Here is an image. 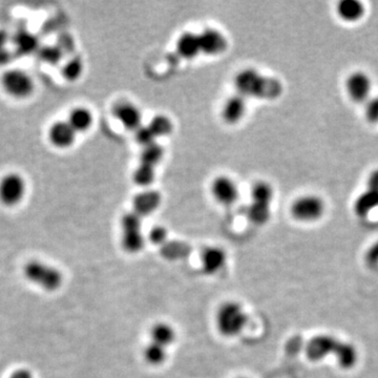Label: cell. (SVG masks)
<instances>
[{"label": "cell", "instance_id": "1", "mask_svg": "<svg viewBox=\"0 0 378 378\" xmlns=\"http://www.w3.org/2000/svg\"><path fill=\"white\" fill-rule=\"evenodd\" d=\"M238 95L260 99H276L282 93V85L278 79L266 77L254 69H245L234 78Z\"/></svg>", "mask_w": 378, "mask_h": 378}, {"label": "cell", "instance_id": "2", "mask_svg": "<svg viewBox=\"0 0 378 378\" xmlns=\"http://www.w3.org/2000/svg\"><path fill=\"white\" fill-rule=\"evenodd\" d=\"M308 357L311 361H320L330 354L337 357L338 364L343 368H351L357 361V352L351 344L340 342L330 335H318L312 338L307 346Z\"/></svg>", "mask_w": 378, "mask_h": 378}, {"label": "cell", "instance_id": "3", "mask_svg": "<svg viewBox=\"0 0 378 378\" xmlns=\"http://www.w3.org/2000/svg\"><path fill=\"white\" fill-rule=\"evenodd\" d=\"M214 320L221 335L236 337L247 325L248 316L240 302L228 300L218 308Z\"/></svg>", "mask_w": 378, "mask_h": 378}, {"label": "cell", "instance_id": "4", "mask_svg": "<svg viewBox=\"0 0 378 378\" xmlns=\"http://www.w3.org/2000/svg\"><path fill=\"white\" fill-rule=\"evenodd\" d=\"M23 272L27 280L47 291L57 290L63 284L61 272L57 268L39 260L27 263Z\"/></svg>", "mask_w": 378, "mask_h": 378}, {"label": "cell", "instance_id": "5", "mask_svg": "<svg viewBox=\"0 0 378 378\" xmlns=\"http://www.w3.org/2000/svg\"><path fill=\"white\" fill-rule=\"evenodd\" d=\"M122 236L121 245L129 254H138L144 248V234L142 232V218L135 212H129L121 220Z\"/></svg>", "mask_w": 378, "mask_h": 378}, {"label": "cell", "instance_id": "6", "mask_svg": "<svg viewBox=\"0 0 378 378\" xmlns=\"http://www.w3.org/2000/svg\"><path fill=\"white\" fill-rule=\"evenodd\" d=\"M325 203L315 194H305L293 201L290 207V214L298 222H315L323 216Z\"/></svg>", "mask_w": 378, "mask_h": 378}, {"label": "cell", "instance_id": "7", "mask_svg": "<svg viewBox=\"0 0 378 378\" xmlns=\"http://www.w3.org/2000/svg\"><path fill=\"white\" fill-rule=\"evenodd\" d=\"M1 85L5 93L17 99L31 96L34 91V81L31 76L21 69H10L3 74Z\"/></svg>", "mask_w": 378, "mask_h": 378}, {"label": "cell", "instance_id": "8", "mask_svg": "<svg viewBox=\"0 0 378 378\" xmlns=\"http://www.w3.org/2000/svg\"><path fill=\"white\" fill-rule=\"evenodd\" d=\"M27 183L19 174L10 173L0 180V202L8 207L16 206L25 198Z\"/></svg>", "mask_w": 378, "mask_h": 378}, {"label": "cell", "instance_id": "9", "mask_svg": "<svg viewBox=\"0 0 378 378\" xmlns=\"http://www.w3.org/2000/svg\"><path fill=\"white\" fill-rule=\"evenodd\" d=\"M346 89L352 101L357 103L367 102L372 91V80L364 71L350 74L346 80Z\"/></svg>", "mask_w": 378, "mask_h": 378}, {"label": "cell", "instance_id": "10", "mask_svg": "<svg viewBox=\"0 0 378 378\" xmlns=\"http://www.w3.org/2000/svg\"><path fill=\"white\" fill-rule=\"evenodd\" d=\"M212 194L216 202L230 206L238 198V188L230 177L220 176L212 181Z\"/></svg>", "mask_w": 378, "mask_h": 378}, {"label": "cell", "instance_id": "11", "mask_svg": "<svg viewBox=\"0 0 378 378\" xmlns=\"http://www.w3.org/2000/svg\"><path fill=\"white\" fill-rule=\"evenodd\" d=\"M113 113L121 125L129 131H136L142 125V113L133 103H117L113 107Z\"/></svg>", "mask_w": 378, "mask_h": 378}, {"label": "cell", "instance_id": "12", "mask_svg": "<svg viewBox=\"0 0 378 378\" xmlns=\"http://www.w3.org/2000/svg\"><path fill=\"white\" fill-rule=\"evenodd\" d=\"M227 254L224 249L218 246L205 248L201 254V267L207 276H214L225 267Z\"/></svg>", "mask_w": 378, "mask_h": 378}, {"label": "cell", "instance_id": "13", "mask_svg": "<svg viewBox=\"0 0 378 378\" xmlns=\"http://www.w3.org/2000/svg\"><path fill=\"white\" fill-rule=\"evenodd\" d=\"M201 53L216 56L224 53L227 49V39L221 32L214 29H206L199 34Z\"/></svg>", "mask_w": 378, "mask_h": 378}, {"label": "cell", "instance_id": "14", "mask_svg": "<svg viewBox=\"0 0 378 378\" xmlns=\"http://www.w3.org/2000/svg\"><path fill=\"white\" fill-rule=\"evenodd\" d=\"M76 138L77 133L71 129L67 121H57L49 127V142L57 148H69L73 146Z\"/></svg>", "mask_w": 378, "mask_h": 378}, {"label": "cell", "instance_id": "15", "mask_svg": "<svg viewBox=\"0 0 378 378\" xmlns=\"http://www.w3.org/2000/svg\"><path fill=\"white\" fill-rule=\"evenodd\" d=\"M162 202L160 192L156 190H145L137 194L133 201V212L144 218L156 212Z\"/></svg>", "mask_w": 378, "mask_h": 378}, {"label": "cell", "instance_id": "16", "mask_svg": "<svg viewBox=\"0 0 378 378\" xmlns=\"http://www.w3.org/2000/svg\"><path fill=\"white\" fill-rule=\"evenodd\" d=\"M247 103L238 93L225 101L222 109V118L228 124H236L244 118Z\"/></svg>", "mask_w": 378, "mask_h": 378}, {"label": "cell", "instance_id": "17", "mask_svg": "<svg viewBox=\"0 0 378 378\" xmlns=\"http://www.w3.org/2000/svg\"><path fill=\"white\" fill-rule=\"evenodd\" d=\"M177 53L184 59H194L201 53L198 34L185 32L177 41Z\"/></svg>", "mask_w": 378, "mask_h": 378}, {"label": "cell", "instance_id": "18", "mask_svg": "<svg viewBox=\"0 0 378 378\" xmlns=\"http://www.w3.org/2000/svg\"><path fill=\"white\" fill-rule=\"evenodd\" d=\"M177 338L176 330L172 325L160 322L155 324L149 333V342L168 349Z\"/></svg>", "mask_w": 378, "mask_h": 378}, {"label": "cell", "instance_id": "19", "mask_svg": "<svg viewBox=\"0 0 378 378\" xmlns=\"http://www.w3.org/2000/svg\"><path fill=\"white\" fill-rule=\"evenodd\" d=\"M338 16L340 19L347 23H356L361 21L365 15L366 8L363 3L358 0H342L337 5Z\"/></svg>", "mask_w": 378, "mask_h": 378}, {"label": "cell", "instance_id": "20", "mask_svg": "<svg viewBox=\"0 0 378 378\" xmlns=\"http://www.w3.org/2000/svg\"><path fill=\"white\" fill-rule=\"evenodd\" d=\"M375 210H378V192L366 189L356 198L353 205L354 212L358 216L365 218Z\"/></svg>", "mask_w": 378, "mask_h": 378}, {"label": "cell", "instance_id": "21", "mask_svg": "<svg viewBox=\"0 0 378 378\" xmlns=\"http://www.w3.org/2000/svg\"><path fill=\"white\" fill-rule=\"evenodd\" d=\"M93 122V113L85 107H76L69 113V119H67V123L77 134L89 131Z\"/></svg>", "mask_w": 378, "mask_h": 378}, {"label": "cell", "instance_id": "22", "mask_svg": "<svg viewBox=\"0 0 378 378\" xmlns=\"http://www.w3.org/2000/svg\"><path fill=\"white\" fill-rule=\"evenodd\" d=\"M167 356L168 355H167L166 348L161 347V346L151 343V342L147 344L144 351H143L144 361L153 367H159V366L163 365L166 362Z\"/></svg>", "mask_w": 378, "mask_h": 378}, {"label": "cell", "instance_id": "23", "mask_svg": "<svg viewBox=\"0 0 378 378\" xmlns=\"http://www.w3.org/2000/svg\"><path fill=\"white\" fill-rule=\"evenodd\" d=\"M271 216L270 205L252 202L247 208V216L250 222L256 225H264L269 221Z\"/></svg>", "mask_w": 378, "mask_h": 378}, {"label": "cell", "instance_id": "24", "mask_svg": "<svg viewBox=\"0 0 378 378\" xmlns=\"http://www.w3.org/2000/svg\"><path fill=\"white\" fill-rule=\"evenodd\" d=\"M148 127L156 139L169 136L174 131V124H173L172 120L164 115L155 116L149 122Z\"/></svg>", "mask_w": 378, "mask_h": 378}, {"label": "cell", "instance_id": "25", "mask_svg": "<svg viewBox=\"0 0 378 378\" xmlns=\"http://www.w3.org/2000/svg\"><path fill=\"white\" fill-rule=\"evenodd\" d=\"M164 156V148L159 143L154 142L143 147L140 156V163L155 167L161 162Z\"/></svg>", "mask_w": 378, "mask_h": 378}, {"label": "cell", "instance_id": "26", "mask_svg": "<svg viewBox=\"0 0 378 378\" xmlns=\"http://www.w3.org/2000/svg\"><path fill=\"white\" fill-rule=\"evenodd\" d=\"M274 188L267 182L256 183L252 188V202L270 205L274 199Z\"/></svg>", "mask_w": 378, "mask_h": 378}, {"label": "cell", "instance_id": "27", "mask_svg": "<svg viewBox=\"0 0 378 378\" xmlns=\"http://www.w3.org/2000/svg\"><path fill=\"white\" fill-rule=\"evenodd\" d=\"M156 179V170L155 167L140 163L139 166L135 169L133 174V180L138 186L147 187L154 183Z\"/></svg>", "mask_w": 378, "mask_h": 378}, {"label": "cell", "instance_id": "28", "mask_svg": "<svg viewBox=\"0 0 378 378\" xmlns=\"http://www.w3.org/2000/svg\"><path fill=\"white\" fill-rule=\"evenodd\" d=\"M190 252V247L186 243L183 242H166L162 245L163 256L165 258H181L186 256Z\"/></svg>", "mask_w": 378, "mask_h": 378}, {"label": "cell", "instance_id": "29", "mask_svg": "<svg viewBox=\"0 0 378 378\" xmlns=\"http://www.w3.org/2000/svg\"><path fill=\"white\" fill-rule=\"evenodd\" d=\"M83 73V63L80 59L75 58L67 63L63 69V76L69 81H76L80 78Z\"/></svg>", "mask_w": 378, "mask_h": 378}, {"label": "cell", "instance_id": "30", "mask_svg": "<svg viewBox=\"0 0 378 378\" xmlns=\"http://www.w3.org/2000/svg\"><path fill=\"white\" fill-rule=\"evenodd\" d=\"M16 45H17L18 51L27 54L35 49L37 43H36L34 36H32L31 34L25 33L18 36Z\"/></svg>", "mask_w": 378, "mask_h": 378}, {"label": "cell", "instance_id": "31", "mask_svg": "<svg viewBox=\"0 0 378 378\" xmlns=\"http://www.w3.org/2000/svg\"><path fill=\"white\" fill-rule=\"evenodd\" d=\"M136 141L142 147L156 142V137L151 133L148 125H141L136 131Z\"/></svg>", "mask_w": 378, "mask_h": 378}, {"label": "cell", "instance_id": "32", "mask_svg": "<svg viewBox=\"0 0 378 378\" xmlns=\"http://www.w3.org/2000/svg\"><path fill=\"white\" fill-rule=\"evenodd\" d=\"M365 116L370 123H378V96L370 98L366 102Z\"/></svg>", "mask_w": 378, "mask_h": 378}, {"label": "cell", "instance_id": "33", "mask_svg": "<svg viewBox=\"0 0 378 378\" xmlns=\"http://www.w3.org/2000/svg\"><path fill=\"white\" fill-rule=\"evenodd\" d=\"M167 230L163 226H156L149 232V240L156 245H163L166 243Z\"/></svg>", "mask_w": 378, "mask_h": 378}, {"label": "cell", "instance_id": "34", "mask_svg": "<svg viewBox=\"0 0 378 378\" xmlns=\"http://www.w3.org/2000/svg\"><path fill=\"white\" fill-rule=\"evenodd\" d=\"M366 263L370 267H378V241L370 246L369 249L366 252Z\"/></svg>", "mask_w": 378, "mask_h": 378}, {"label": "cell", "instance_id": "35", "mask_svg": "<svg viewBox=\"0 0 378 378\" xmlns=\"http://www.w3.org/2000/svg\"><path fill=\"white\" fill-rule=\"evenodd\" d=\"M43 60L47 61L49 63H56L60 58V52L58 49H53V47H49V49H45L43 51Z\"/></svg>", "mask_w": 378, "mask_h": 378}, {"label": "cell", "instance_id": "36", "mask_svg": "<svg viewBox=\"0 0 378 378\" xmlns=\"http://www.w3.org/2000/svg\"><path fill=\"white\" fill-rule=\"evenodd\" d=\"M367 189L378 192V168L370 174L367 180Z\"/></svg>", "mask_w": 378, "mask_h": 378}, {"label": "cell", "instance_id": "37", "mask_svg": "<svg viewBox=\"0 0 378 378\" xmlns=\"http://www.w3.org/2000/svg\"><path fill=\"white\" fill-rule=\"evenodd\" d=\"M10 378H33V376H32L31 372L23 369L14 372Z\"/></svg>", "mask_w": 378, "mask_h": 378}, {"label": "cell", "instance_id": "38", "mask_svg": "<svg viewBox=\"0 0 378 378\" xmlns=\"http://www.w3.org/2000/svg\"><path fill=\"white\" fill-rule=\"evenodd\" d=\"M241 378H245V377H241Z\"/></svg>", "mask_w": 378, "mask_h": 378}]
</instances>
